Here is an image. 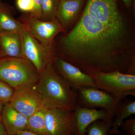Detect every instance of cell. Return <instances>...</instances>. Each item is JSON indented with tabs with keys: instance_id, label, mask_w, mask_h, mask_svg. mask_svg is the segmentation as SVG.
<instances>
[{
	"instance_id": "obj_1",
	"label": "cell",
	"mask_w": 135,
	"mask_h": 135,
	"mask_svg": "<svg viewBox=\"0 0 135 135\" xmlns=\"http://www.w3.org/2000/svg\"><path fill=\"white\" fill-rule=\"evenodd\" d=\"M134 42L83 10L74 27L61 38L62 51L57 56L88 74L117 70L126 74L135 60Z\"/></svg>"
},
{
	"instance_id": "obj_2",
	"label": "cell",
	"mask_w": 135,
	"mask_h": 135,
	"mask_svg": "<svg viewBox=\"0 0 135 135\" xmlns=\"http://www.w3.org/2000/svg\"><path fill=\"white\" fill-rule=\"evenodd\" d=\"M46 108L74 111L77 93L56 71L53 63L40 74L35 86Z\"/></svg>"
},
{
	"instance_id": "obj_3",
	"label": "cell",
	"mask_w": 135,
	"mask_h": 135,
	"mask_svg": "<svg viewBox=\"0 0 135 135\" xmlns=\"http://www.w3.org/2000/svg\"><path fill=\"white\" fill-rule=\"evenodd\" d=\"M40 73L24 57L0 58V80L14 89L35 86Z\"/></svg>"
},
{
	"instance_id": "obj_4",
	"label": "cell",
	"mask_w": 135,
	"mask_h": 135,
	"mask_svg": "<svg viewBox=\"0 0 135 135\" xmlns=\"http://www.w3.org/2000/svg\"><path fill=\"white\" fill-rule=\"evenodd\" d=\"M84 11L122 36L134 37L116 0H88Z\"/></svg>"
},
{
	"instance_id": "obj_5",
	"label": "cell",
	"mask_w": 135,
	"mask_h": 135,
	"mask_svg": "<svg viewBox=\"0 0 135 135\" xmlns=\"http://www.w3.org/2000/svg\"><path fill=\"white\" fill-rule=\"evenodd\" d=\"M98 89L113 95L122 101L128 95L135 97V75L120 71L97 72L90 74Z\"/></svg>"
},
{
	"instance_id": "obj_6",
	"label": "cell",
	"mask_w": 135,
	"mask_h": 135,
	"mask_svg": "<svg viewBox=\"0 0 135 135\" xmlns=\"http://www.w3.org/2000/svg\"><path fill=\"white\" fill-rule=\"evenodd\" d=\"M19 32L23 57L33 65L40 74L49 64L53 63L56 56L55 44L47 45L41 43L32 36L25 27Z\"/></svg>"
},
{
	"instance_id": "obj_7",
	"label": "cell",
	"mask_w": 135,
	"mask_h": 135,
	"mask_svg": "<svg viewBox=\"0 0 135 135\" xmlns=\"http://www.w3.org/2000/svg\"><path fill=\"white\" fill-rule=\"evenodd\" d=\"M76 92L78 105L91 109L101 108L113 118L122 102L113 95L93 87H84Z\"/></svg>"
},
{
	"instance_id": "obj_8",
	"label": "cell",
	"mask_w": 135,
	"mask_h": 135,
	"mask_svg": "<svg viewBox=\"0 0 135 135\" xmlns=\"http://www.w3.org/2000/svg\"><path fill=\"white\" fill-rule=\"evenodd\" d=\"M20 20L32 36L45 45L54 44L56 36L65 31L56 18L52 21H42L32 16L29 13H24Z\"/></svg>"
},
{
	"instance_id": "obj_9",
	"label": "cell",
	"mask_w": 135,
	"mask_h": 135,
	"mask_svg": "<svg viewBox=\"0 0 135 135\" xmlns=\"http://www.w3.org/2000/svg\"><path fill=\"white\" fill-rule=\"evenodd\" d=\"M45 122L49 135H77L74 111L47 109Z\"/></svg>"
},
{
	"instance_id": "obj_10",
	"label": "cell",
	"mask_w": 135,
	"mask_h": 135,
	"mask_svg": "<svg viewBox=\"0 0 135 135\" xmlns=\"http://www.w3.org/2000/svg\"><path fill=\"white\" fill-rule=\"evenodd\" d=\"M35 86L15 90L9 102L15 109L27 118L46 108Z\"/></svg>"
},
{
	"instance_id": "obj_11",
	"label": "cell",
	"mask_w": 135,
	"mask_h": 135,
	"mask_svg": "<svg viewBox=\"0 0 135 135\" xmlns=\"http://www.w3.org/2000/svg\"><path fill=\"white\" fill-rule=\"evenodd\" d=\"M53 64L59 74L75 91L84 87L97 88L92 77L79 68L57 56L55 57Z\"/></svg>"
},
{
	"instance_id": "obj_12",
	"label": "cell",
	"mask_w": 135,
	"mask_h": 135,
	"mask_svg": "<svg viewBox=\"0 0 135 135\" xmlns=\"http://www.w3.org/2000/svg\"><path fill=\"white\" fill-rule=\"evenodd\" d=\"M77 135H85L86 129L90 124L98 120L113 122V118L103 109L86 108L77 105L74 111Z\"/></svg>"
},
{
	"instance_id": "obj_13",
	"label": "cell",
	"mask_w": 135,
	"mask_h": 135,
	"mask_svg": "<svg viewBox=\"0 0 135 135\" xmlns=\"http://www.w3.org/2000/svg\"><path fill=\"white\" fill-rule=\"evenodd\" d=\"M85 0H60L56 18L65 30L76 23Z\"/></svg>"
},
{
	"instance_id": "obj_14",
	"label": "cell",
	"mask_w": 135,
	"mask_h": 135,
	"mask_svg": "<svg viewBox=\"0 0 135 135\" xmlns=\"http://www.w3.org/2000/svg\"><path fill=\"white\" fill-rule=\"evenodd\" d=\"M28 118L17 110L9 103L4 104L0 120L8 135H16L26 130Z\"/></svg>"
},
{
	"instance_id": "obj_15",
	"label": "cell",
	"mask_w": 135,
	"mask_h": 135,
	"mask_svg": "<svg viewBox=\"0 0 135 135\" xmlns=\"http://www.w3.org/2000/svg\"><path fill=\"white\" fill-rule=\"evenodd\" d=\"M24 57L19 32H0V58Z\"/></svg>"
},
{
	"instance_id": "obj_16",
	"label": "cell",
	"mask_w": 135,
	"mask_h": 135,
	"mask_svg": "<svg viewBox=\"0 0 135 135\" xmlns=\"http://www.w3.org/2000/svg\"><path fill=\"white\" fill-rule=\"evenodd\" d=\"M15 9L7 3L0 2V32H19L25 26L14 17Z\"/></svg>"
},
{
	"instance_id": "obj_17",
	"label": "cell",
	"mask_w": 135,
	"mask_h": 135,
	"mask_svg": "<svg viewBox=\"0 0 135 135\" xmlns=\"http://www.w3.org/2000/svg\"><path fill=\"white\" fill-rule=\"evenodd\" d=\"M135 114V101L129 99H125L122 102L114 117L112 128L108 134H120L122 132L119 128L127 118Z\"/></svg>"
},
{
	"instance_id": "obj_18",
	"label": "cell",
	"mask_w": 135,
	"mask_h": 135,
	"mask_svg": "<svg viewBox=\"0 0 135 135\" xmlns=\"http://www.w3.org/2000/svg\"><path fill=\"white\" fill-rule=\"evenodd\" d=\"M44 108L30 116L27 119L26 130L38 135H49L46 129Z\"/></svg>"
},
{
	"instance_id": "obj_19",
	"label": "cell",
	"mask_w": 135,
	"mask_h": 135,
	"mask_svg": "<svg viewBox=\"0 0 135 135\" xmlns=\"http://www.w3.org/2000/svg\"><path fill=\"white\" fill-rule=\"evenodd\" d=\"M60 0H42L41 20L50 21L56 19Z\"/></svg>"
},
{
	"instance_id": "obj_20",
	"label": "cell",
	"mask_w": 135,
	"mask_h": 135,
	"mask_svg": "<svg viewBox=\"0 0 135 135\" xmlns=\"http://www.w3.org/2000/svg\"><path fill=\"white\" fill-rule=\"evenodd\" d=\"M112 124V122L96 121L87 127L85 135H107Z\"/></svg>"
},
{
	"instance_id": "obj_21",
	"label": "cell",
	"mask_w": 135,
	"mask_h": 135,
	"mask_svg": "<svg viewBox=\"0 0 135 135\" xmlns=\"http://www.w3.org/2000/svg\"><path fill=\"white\" fill-rule=\"evenodd\" d=\"M14 92L13 88L0 80V101L3 104L9 103Z\"/></svg>"
},
{
	"instance_id": "obj_22",
	"label": "cell",
	"mask_w": 135,
	"mask_h": 135,
	"mask_svg": "<svg viewBox=\"0 0 135 135\" xmlns=\"http://www.w3.org/2000/svg\"><path fill=\"white\" fill-rule=\"evenodd\" d=\"M18 9L24 13H31L34 9L33 0H16Z\"/></svg>"
},
{
	"instance_id": "obj_23",
	"label": "cell",
	"mask_w": 135,
	"mask_h": 135,
	"mask_svg": "<svg viewBox=\"0 0 135 135\" xmlns=\"http://www.w3.org/2000/svg\"><path fill=\"white\" fill-rule=\"evenodd\" d=\"M122 129L125 131L127 135H135V119L132 118L123 121L121 125Z\"/></svg>"
},
{
	"instance_id": "obj_24",
	"label": "cell",
	"mask_w": 135,
	"mask_h": 135,
	"mask_svg": "<svg viewBox=\"0 0 135 135\" xmlns=\"http://www.w3.org/2000/svg\"><path fill=\"white\" fill-rule=\"evenodd\" d=\"M34 2V9L33 12L30 13L32 16L40 20L41 16L42 0H33Z\"/></svg>"
},
{
	"instance_id": "obj_25",
	"label": "cell",
	"mask_w": 135,
	"mask_h": 135,
	"mask_svg": "<svg viewBox=\"0 0 135 135\" xmlns=\"http://www.w3.org/2000/svg\"><path fill=\"white\" fill-rule=\"evenodd\" d=\"M0 135H8L1 120H0Z\"/></svg>"
},
{
	"instance_id": "obj_26",
	"label": "cell",
	"mask_w": 135,
	"mask_h": 135,
	"mask_svg": "<svg viewBox=\"0 0 135 135\" xmlns=\"http://www.w3.org/2000/svg\"><path fill=\"white\" fill-rule=\"evenodd\" d=\"M16 135H38L36 134L35 133H32V132H31V131H29L25 130L21 132L18 133Z\"/></svg>"
},
{
	"instance_id": "obj_27",
	"label": "cell",
	"mask_w": 135,
	"mask_h": 135,
	"mask_svg": "<svg viewBox=\"0 0 135 135\" xmlns=\"http://www.w3.org/2000/svg\"><path fill=\"white\" fill-rule=\"evenodd\" d=\"M126 7L129 8L132 6L133 0H121Z\"/></svg>"
},
{
	"instance_id": "obj_28",
	"label": "cell",
	"mask_w": 135,
	"mask_h": 135,
	"mask_svg": "<svg viewBox=\"0 0 135 135\" xmlns=\"http://www.w3.org/2000/svg\"><path fill=\"white\" fill-rule=\"evenodd\" d=\"M3 104L0 101V118L1 116L2 113L3 109Z\"/></svg>"
},
{
	"instance_id": "obj_29",
	"label": "cell",
	"mask_w": 135,
	"mask_h": 135,
	"mask_svg": "<svg viewBox=\"0 0 135 135\" xmlns=\"http://www.w3.org/2000/svg\"><path fill=\"white\" fill-rule=\"evenodd\" d=\"M127 135V134H126V133H125V135Z\"/></svg>"
},
{
	"instance_id": "obj_30",
	"label": "cell",
	"mask_w": 135,
	"mask_h": 135,
	"mask_svg": "<svg viewBox=\"0 0 135 135\" xmlns=\"http://www.w3.org/2000/svg\"><path fill=\"white\" fill-rule=\"evenodd\" d=\"M1 1V0H0V2Z\"/></svg>"
}]
</instances>
